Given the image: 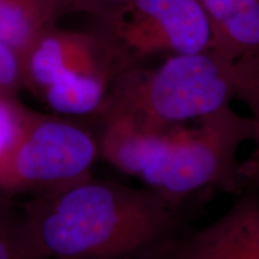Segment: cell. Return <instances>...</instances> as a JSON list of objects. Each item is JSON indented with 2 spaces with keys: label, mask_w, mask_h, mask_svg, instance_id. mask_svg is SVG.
<instances>
[{
  "label": "cell",
  "mask_w": 259,
  "mask_h": 259,
  "mask_svg": "<svg viewBox=\"0 0 259 259\" xmlns=\"http://www.w3.org/2000/svg\"><path fill=\"white\" fill-rule=\"evenodd\" d=\"M236 99L235 63L212 48L168 56L154 69L134 65L114 79L94 121L115 120L139 130L196 122Z\"/></svg>",
  "instance_id": "obj_3"
},
{
  "label": "cell",
  "mask_w": 259,
  "mask_h": 259,
  "mask_svg": "<svg viewBox=\"0 0 259 259\" xmlns=\"http://www.w3.org/2000/svg\"><path fill=\"white\" fill-rule=\"evenodd\" d=\"M131 65L166 54L211 48V28L202 0H127L96 22Z\"/></svg>",
  "instance_id": "obj_5"
},
{
  "label": "cell",
  "mask_w": 259,
  "mask_h": 259,
  "mask_svg": "<svg viewBox=\"0 0 259 259\" xmlns=\"http://www.w3.org/2000/svg\"><path fill=\"white\" fill-rule=\"evenodd\" d=\"M0 259H45L38 253L22 219L0 212Z\"/></svg>",
  "instance_id": "obj_11"
},
{
  "label": "cell",
  "mask_w": 259,
  "mask_h": 259,
  "mask_svg": "<svg viewBox=\"0 0 259 259\" xmlns=\"http://www.w3.org/2000/svg\"><path fill=\"white\" fill-rule=\"evenodd\" d=\"M25 2H31V3H36V4H44V5H50L53 6L56 9V4H54V0H25ZM57 11V9H56Z\"/></svg>",
  "instance_id": "obj_15"
},
{
  "label": "cell",
  "mask_w": 259,
  "mask_h": 259,
  "mask_svg": "<svg viewBox=\"0 0 259 259\" xmlns=\"http://www.w3.org/2000/svg\"><path fill=\"white\" fill-rule=\"evenodd\" d=\"M211 48L228 60L259 61V0H202Z\"/></svg>",
  "instance_id": "obj_8"
},
{
  "label": "cell",
  "mask_w": 259,
  "mask_h": 259,
  "mask_svg": "<svg viewBox=\"0 0 259 259\" xmlns=\"http://www.w3.org/2000/svg\"><path fill=\"white\" fill-rule=\"evenodd\" d=\"M23 89L22 64L17 54L0 41V94L18 99Z\"/></svg>",
  "instance_id": "obj_14"
},
{
  "label": "cell",
  "mask_w": 259,
  "mask_h": 259,
  "mask_svg": "<svg viewBox=\"0 0 259 259\" xmlns=\"http://www.w3.org/2000/svg\"><path fill=\"white\" fill-rule=\"evenodd\" d=\"M95 126L100 158L181 205L206 190L239 194L247 187L238 153L251 141L252 120L232 105L199 121L162 130L115 120Z\"/></svg>",
  "instance_id": "obj_2"
},
{
  "label": "cell",
  "mask_w": 259,
  "mask_h": 259,
  "mask_svg": "<svg viewBox=\"0 0 259 259\" xmlns=\"http://www.w3.org/2000/svg\"><path fill=\"white\" fill-rule=\"evenodd\" d=\"M236 99L247 107L252 120L251 142L254 148L247 160L241 162V171L247 187L259 193V61L244 59L235 63Z\"/></svg>",
  "instance_id": "obj_10"
},
{
  "label": "cell",
  "mask_w": 259,
  "mask_h": 259,
  "mask_svg": "<svg viewBox=\"0 0 259 259\" xmlns=\"http://www.w3.org/2000/svg\"><path fill=\"white\" fill-rule=\"evenodd\" d=\"M127 0H54L59 19L71 14H85L101 21L114 14Z\"/></svg>",
  "instance_id": "obj_13"
},
{
  "label": "cell",
  "mask_w": 259,
  "mask_h": 259,
  "mask_svg": "<svg viewBox=\"0 0 259 259\" xmlns=\"http://www.w3.org/2000/svg\"><path fill=\"white\" fill-rule=\"evenodd\" d=\"M100 158L95 131L73 118L30 109L17 141L0 162V191L56 192L92 177Z\"/></svg>",
  "instance_id": "obj_4"
},
{
  "label": "cell",
  "mask_w": 259,
  "mask_h": 259,
  "mask_svg": "<svg viewBox=\"0 0 259 259\" xmlns=\"http://www.w3.org/2000/svg\"><path fill=\"white\" fill-rule=\"evenodd\" d=\"M29 111L19 99L0 94V162L17 141Z\"/></svg>",
  "instance_id": "obj_12"
},
{
  "label": "cell",
  "mask_w": 259,
  "mask_h": 259,
  "mask_svg": "<svg viewBox=\"0 0 259 259\" xmlns=\"http://www.w3.org/2000/svg\"><path fill=\"white\" fill-rule=\"evenodd\" d=\"M138 259H259V193L246 187L215 221L181 228Z\"/></svg>",
  "instance_id": "obj_7"
},
{
  "label": "cell",
  "mask_w": 259,
  "mask_h": 259,
  "mask_svg": "<svg viewBox=\"0 0 259 259\" xmlns=\"http://www.w3.org/2000/svg\"><path fill=\"white\" fill-rule=\"evenodd\" d=\"M181 204L93 176L24 204L22 222L45 259H138L181 229Z\"/></svg>",
  "instance_id": "obj_1"
},
{
  "label": "cell",
  "mask_w": 259,
  "mask_h": 259,
  "mask_svg": "<svg viewBox=\"0 0 259 259\" xmlns=\"http://www.w3.org/2000/svg\"><path fill=\"white\" fill-rule=\"evenodd\" d=\"M134 65L103 32L65 30L42 34L22 60L23 88L38 96L54 83L103 77L115 79Z\"/></svg>",
  "instance_id": "obj_6"
},
{
  "label": "cell",
  "mask_w": 259,
  "mask_h": 259,
  "mask_svg": "<svg viewBox=\"0 0 259 259\" xmlns=\"http://www.w3.org/2000/svg\"><path fill=\"white\" fill-rule=\"evenodd\" d=\"M53 6L25 0H0V41L23 60L42 34L56 27Z\"/></svg>",
  "instance_id": "obj_9"
}]
</instances>
